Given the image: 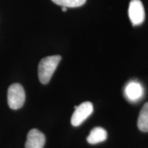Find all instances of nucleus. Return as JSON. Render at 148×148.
Returning a JSON list of instances; mask_svg holds the SVG:
<instances>
[{
  "instance_id": "nucleus-1",
  "label": "nucleus",
  "mask_w": 148,
  "mask_h": 148,
  "mask_svg": "<svg viewBox=\"0 0 148 148\" xmlns=\"http://www.w3.org/2000/svg\"><path fill=\"white\" fill-rule=\"evenodd\" d=\"M61 58L60 56L55 55L45 57L40 61L38 66V75L40 82L42 84H47L50 81Z\"/></svg>"
},
{
  "instance_id": "nucleus-2",
  "label": "nucleus",
  "mask_w": 148,
  "mask_h": 148,
  "mask_svg": "<svg viewBox=\"0 0 148 148\" xmlns=\"http://www.w3.org/2000/svg\"><path fill=\"white\" fill-rule=\"evenodd\" d=\"M25 100V92L23 86L16 83L10 85L8 90V103L12 110H17L23 106Z\"/></svg>"
},
{
  "instance_id": "nucleus-3",
  "label": "nucleus",
  "mask_w": 148,
  "mask_h": 148,
  "mask_svg": "<svg viewBox=\"0 0 148 148\" xmlns=\"http://www.w3.org/2000/svg\"><path fill=\"white\" fill-rule=\"evenodd\" d=\"M93 112V106L90 101H85L77 106L72 114L71 123L73 126H79Z\"/></svg>"
},
{
  "instance_id": "nucleus-4",
  "label": "nucleus",
  "mask_w": 148,
  "mask_h": 148,
  "mask_svg": "<svg viewBox=\"0 0 148 148\" xmlns=\"http://www.w3.org/2000/svg\"><path fill=\"white\" fill-rule=\"evenodd\" d=\"M128 15L133 25H139L145 21V13L140 0H131L128 8Z\"/></svg>"
},
{
  "instance_id": "nucleus-5",
  "label": "nucleus",
  "mask_w": 148,
  "mask_h": 148,
  "mask_svg": "<svg viewBox=\"0 0 148 148\" xmlns=\"http://www.w3.org/2000/svg\"><path fill=\"white\" fill-rule=\"evenodd\" d=\"M45 144V136L37 129H32L27 135L25 148H43Z\"/></svg>"
},
{
  "instance_id": "nucleus-6",
  "label": "nucleus",
  "mask_w": 148,
  "mask_h": 148,
  "mask_svg": "<svg viewBox=\"0 0 148 148\" xmlns=\"http://www.w3.org/2000/svg\"><path fill=\"white\" fill-rule=\"evenodd\" d=\"M143 95V88L139 82H130L125 88V95L130 101H136Z\"/></svg>"
},
{
  "instance_id": "nucleus-7",
  "label": "nucleus",
  "mask_w": 148,
  "mask_h": 148,
  "mask_svg": "<svg viewBox=\"0 0 148 148\" xmlns=\"http://www.w3.org/2000/svg\"><path fill=\"white\" fill-rule=\"evenodd\" d=\"M106 138L107 132L106 130L101 127H96L90 131L86 140L90 144H97L103 142Z\"/></svg>"
},
{
  "instance_id": "nucleus-8",
  "label": "nucleus",
  "mask_w": 148,
  "mask_h": 148,
  "mask_svg": "<svg viewBox=\"0 0 148 148\" xmlns=\"http://www.w3.org/2000/svg\"><path fill=\"white\" fill-rule=\"evenodd\" d=\"M137 125L142 132H148V102L145 103L140 111Z\"/></svg>"
},
{
  "instance_id": "nucleus-9",
  "label": "nucleus",
  "mask_w": 148,
  "mask_h": 148,
  "mask_svg": "<svg viewBox=\"0 0 148 148\" xmlns=\"http://www.w3.org/2000/svg\"><path fill=\"white\" fill-rule=\"evenodd\" d=\"M56 4L66 8H76L82 6L86 0H51Z\"/></svg>"
},
{
  "instance_id": "nucleus-10",
  "label": "nucleus",
  "mask_w": 148,
  "mask_h": 148,
  "mask_svg": "<svg viewBox=\"0 0 148 148\" xmlns=\"http://www.w3.org/2000/svg\"><path fill=\"white\" fill-rule=\"evenodd\" d=\"M66 8H66V7H62V11H63V12H66Z\"/></svg>"
}]
</instances>
